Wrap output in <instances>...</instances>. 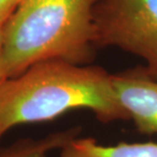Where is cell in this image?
Returning <instances> with one entry per match:
<instances>
[{"label": "cell", "instance_id": "obj_1", "mask_svg": "<svg viewBox=\"0 0 157 157\" xmlns=\"http://www.w3.org/2000/svg\"><path fill=\"white\" fill-rule=\"evenodd\" d=\"M111 74L94 65L51 59L0 83V140L12 128L52 121L76 109L102 122L128 121L112 87Z\"/></svg>", "mask_w": 157, "mask_h": 157}, {"label": "cell", "instance_id": "obj_2", "mask_svg": "<svg viewBox=\"0 0 157 157\" xmlns=\"http://www.w3.org/2000/svg\"><path fill=\"white\" fill-rule=\"evenodd\" d=\"M99 0H23L4 26L0 83L41 61L88 64L95 55Z\"/></svg>", "mask_w": 157, "mask_h": 157}, {"label": "cell", "instance_id": "obj_3", "mask_svg": "<svg viewBox=\"0 0 157 157\" xmlns=\"http://www.w3.org/2000/svg\"><path fill=\"white\" fill-rule=\"evenodd\" d=\"M94 26L96 48L117 47L142 58L157 80V0H99Z\"/></svg>", "mask_w": 157, "mask_h": 157}, {"label": "cell", "instance_id": "obj_4", "mask_svg": "<svg viewBox=\"0 0 157 157\" xmlns=\"http://www.w3.org/2000/svg\"><path fill=\"white\" fill-rule=\"evenodd\" d=\"M112 87L122 109L139 133L157 135V80L144 71L112 75Z\"/></svg>", "mask_w": 157, "mask_h": 157}, {"label": "cell", "instance_id": "obj_5", "mask_svg": "<svg viewBox=\"0 0 157 157\" xmlns=\"http://www.w3.org/2000/svg\"><path fill=\"white\" fill-rule=\"evenodd\" d=\"M60 157H157V143L102 145L94 138L76 137L60 149Z\"/></svg>", "mask_w": 157, "mask_h": 157}, {"label": "cell", "instance_id": "obj_6", "mask_svg": "<svg viewBox=\"0 0 157 157\" xmlns=\"http://www.w3.org/2000/svg\"><path fill=\"white\" fill-rule=\"evenodd\" d=\"M81 128L54 132L42 138H26L15 141L0 151V157H47L53 150H60L68 141L78 136Z\"/></svg>", "mask_w": 157, "mask_h": 157}, {"label": "cell", "instance_id": "obj_7", "mask_svg": "<svg viewBox=\"0 0 157 157\" xmlns=\"http://www.w3.org/2000/svg\"><path fill=\"white\" fill-rule=\"evenodd\" d=\"M23 0H0V24L5 26Z\"/></svg>", "mask_w": 157, "mask_h": 157}, {"label": "cell", "instance_id": "obj_8", "mask_svg": "<svg viewBox=\"0 0 157 157\" xmlns=\"http://www.w3.org/2000/svg\"><path fill=\"white\" fill-rule=\"evenodd\" d=\"M3 44H4V26H2L0 24V63H1V59H2Z\"/></svg>", "mask_w": 157, "mask_h": 157}]
</instances>
